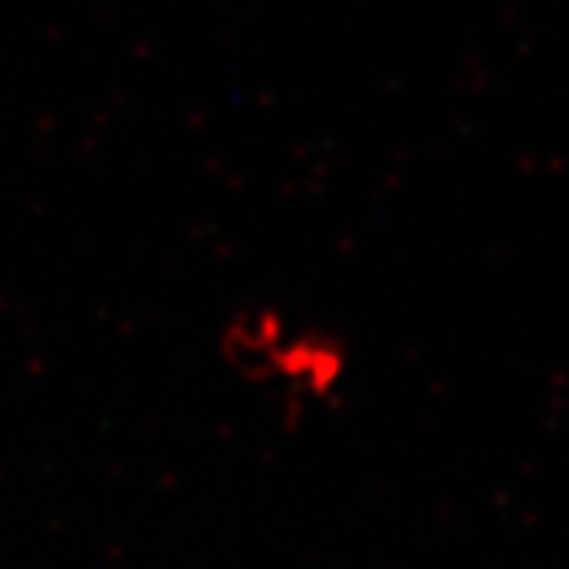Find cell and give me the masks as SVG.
Instances as JSON below:
<instances>
[{
  "label": "cell",
  "mask_w": 569,
  "mask_h": 569,
  "mask_svg": "<svg viewBox=\"0 0 569 569\" xmlns=\"http://www.w3.org/2000/svg\"><path fill=\"white\" fill-rule=\"evenodd\" d=\"M220 357L248 388L299 412L330 405L353 378V347L343 333L264 299L223 319Z\"/></svg>",
  "instance_id": "obj_1"
}]
</instances>
